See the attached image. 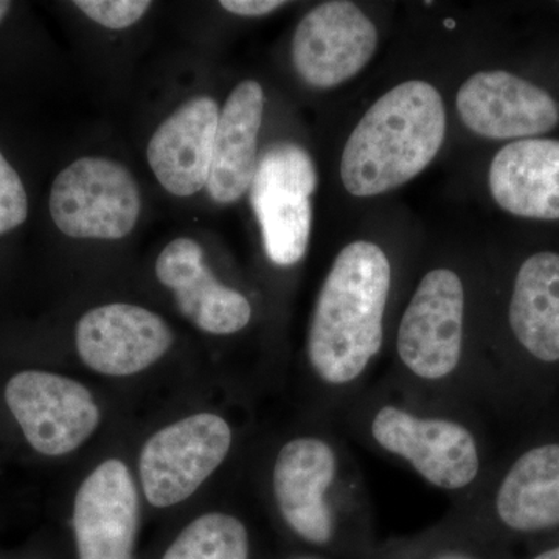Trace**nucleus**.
Instances as JSON below:
<instances>
[{
	"label": "nucleus",
	"mask_w": 559,
	"mask_h": 559,
	"mask_svg": "<svg viewBox=\"0 0 559 559\" xmlns=\"http://www.w3.org/2000/svg\"><path fill=\"white\" fill-rule=\"evenodd\" d=\"M489 190L500 209L532 219H559V142L524 139L496 154Z\"/></svg>",
	"instance_id": "dca6fc26"
},
{
	"label": "nucleus",
	"mask_w": 559,
	"mask_h": 559,
	"mask_svg": "<svg viewBox=\"0 0 559 559\" xmlns=\"http://www.w3.org/2000/svg\"><path fill=\"white\" fill-rule=\"evenodd\" d=\"M140 191L130 170L103 157H81L53 180L49 209L70 238L121 240L138 224Z\"/></svg>",
	"instance_id": "39448f33"
},
{
	"label": "nucleus",
	"mask_w": 559,
	"mask_h": 559,
	"mask_svg": "<svg viewBox=\"0 0 559 559\" xmlns=\"http://www.w3.org/2000/svg\"><path fill=\"white\" fill-rule=\"evenodd\" d=\"M447 135L440 92L412 80L385 92L347 140L341 179L353 197L388 193L409 182L436 159Z\"/></svg>",
	"instance_id": "f03ea898"
},
{
	"label": "nucleus",
	"mask_w": 559,
	"mask_h": 559,
	"mask_svg": "<svg viewBox=\"0 0 559 559\" xmlns=\"http://www.w3.org/2000/svg\"><path fill=\"white\" fill-rule=\"evenodd\" d=\"M457 110L469 131L495 140L535 138L559 123L558 103L506 70L474 73L460 87Z\"/></svg>",
	"instance_id": "f8f14e48"
},
{
	"label": "nucleus",
	"mask_w": 559,
	"mask_h": 559,
	"mask_svg": "<svg viewBox=\"0 0 559 559\" xmlns=\"http://www.w3.org/2000/svg\"><path fill=\"white\" fill-rule=\"evenodd\" d=\"M156 275L175 294L180 314L198 330L227 336L249 325V300L209 271L200 242L191 238L171 241L157 257Z\"/></svg>",
	"instance_id": "4468645a"
},
{
	"label": "nucleus",
	"mask_w": 559,
	"mask_h": 559,
	"mask_svg": "<svg viewBox=\"0 0 559 559\" xmlns=\"http://www.w3.org/2000/svg\"><path fill=\"white\" fill-rule=\"evenodd\" d=\"M336 471L333 448L316 437L288 441L275 460L272 485L280 514L300 539L312 546H326L334 536L326 492Z\"/></svg>",
	"instance_id": "ddd939ff"
},
{
	"label": "nucleus",
	"mask_w": 559,
	"mask_h": 559,
	"mask_svg": "<svg viewBox=\"0 0 559 559\" xmlns=\"http://www.w3.org/2000/svg\"><path fill=\"white\" fill-rule=\"evenodd\" d=\"M249 533L238 518L207 513L191 521L162 559H249Z\"/></svg>",
	"instance_id": "aec40b11"
},
{
	"label": "nucleus",
	"mask_w": 559,
	"mask_h": 559,
	"mask_svg": "<svg viewBox=\"0 0 559 559\" xmlns=\"http://www.w3.org/2000/svg\"><path fill=\"white\" fill-rule=\"evenodd\" d=\"M503 525L532 533L559 525V444L533 448L511 466L496 496Z\"/></svg>",
	"instance_id": "a211bd4d"
},
{
	"label": "nucleus",
	"mask_w": 559,
	"mask_h": 559,
	"mask_svg": "<svg viewBox=\"0 0 559 559\" xmlns=\"http://www.w3.org/2000/svg\"><path fill=\"white\" fill-rule=\"evenodd\" d=\"M264 94L257 81L238 84L219 112L207 180L209 197L227 205L250 189L257 170Z\"/></svg>",
	"instance_id": "f3484780"
},
{
	"label": "nucleus",
	"mask_w": 559,
	"mask_h": 559,
	"mask_svg": "<svg viewBox=\"0 0 559 559\" xmlns=\"http://www.w3.org/2000/svg\"><path fill=\"white\" fill-rule=\"evenodd\" d=\"M371 436L382 450L406 460L433 487L455 491L468 487L479 474L476 439L460 423L384 406L371 421Z\"/></svg>",
	"instance_id": "6e6552de"
},
{
	"label": "nucleus",
	"mask_w": 559,
	"mask_h": 559,
	"mask_svg": "<svg viewBox=\"0 0 559 559\" xmlns=\"http://www.w3.org/2000/svg\"><path fill=\"white\" fill-rule=\"evenodd\" d=\"M533 559H559V546L554 547V549L543 551V554L538 555Z\"/></svg>",
	"instance_id": "393cba45"
},
{
	"label": "nucleus",
	"mask_w": 559,
	"mask_h": 559,
	"mask_svg": "<svg viewBox=\"0 0 559 559\" xmlns=\"http://www.w3.org/2000/svg\"><path fill=\"white\" fill-rule=\"evenodd\" d=\"M11 9V3L5 2V0H0V24H2L3 20H5L7 14Z\"/></svg>",
	"instance_id": "a878e982"
},
{
	"label": "nucleus",
	"mask_w": 559,
	"mask_h": 559,
	"mask_svg": "<svg viewBox=\"0 0 559 559\" xmlns=\"http://www.w3.org/2000/svg\"><path fill=\"white\" fill-rule=\"evenodd\" d=\"M465 290L454 271L428 272L401 319L396 349L419 380L440 381L457 369L463 348Z\"/></svg>",
	"instance_id": "0eeeda50"
},
{
	"label": "nucleus",
	"mask_w": 559,
	"mask_h": 559,
	"mask_svg": "<svg viewBox=\"0 0 559 559\" xmlns=\"http://www.w3.org/2000/svg\"><path fill=\"white\" fill-rule=\"evenodd\" d=\"M219 112L213 98L194 97L154 132L146 156L168 193L186 198L207 187Z\"/></svg>",
	"instance_id": "2eb2a0df"
},
{
	"label": "nucleus",
	"mask_w": 559,
	"mask_h": 559,
	"mask_svg": "<svg viewBox=\"0 0 559 559\" xmlns=\"http://www.w3.org/2000/svg\"><path fill=\"white\" fill-rule=\"evenodd\" d=\"M28 198L21 176L0 153V235L27 221Z\"/></svg>",
	"instance_id": "4be33fe9"
},
{
	"label": "nucleus",
	"mask_w": 559,
	"mask_h": 559,
	"mask_svg": "<svg viewBox=\"0 0 559 559\" xmlns=\"http://www.w3.org/2000/svg\"><path fill=\"white\" fill-rule=\"evenodd\" d=\"M219 5L238 16L259 17L274 13L286 5L283 0H223Z\"/></svg>",
	"instance_id": "5701e85b"
},
{
	"label": "nucleus",
	"mask_w": 559,
	"mask_h": 559,
	"mask_svg": "<svg viewBox=\"0 0 559 559\" xmlns=\"http://www.w3.org/2000/svg\"><path fill=\"white\" fill-rule=\"evenodd\" d=\"M378 32L353 2H325L297 25L293 64L305 83L330 90L358 75L374 55Z\"/></svg>",
	"instance_id": "1a4fd4ad"
},
{
	"label": "nucleus",
	"mask_w": 559,
	"mask_h": 559,
	"mask_svg": "<svg viewBox=\"0 0 559 559\" xmlns=\"http://www.w3.org/2000/svg\"><path fill=\"white\" fill-rule=\"evenodd\" d=\"M76 9L110 31H123L138 24L153 5L146 0H76Z\"/></svg>",
	"instance_id": "412c9836"
},
{
	"label": "nucleus",
	"mask_w": 559,
	"mask_h": 559,
	"mask_svg": "<svg viewBox=\"0 0 559 559\" xmlns=\"http://www.w3.org/2000/svg\"><path fill=\"white\" fill-rule=\"evenodd\" d=\"M173 341V331L159 314L130 304L94 308L75 329L80 359L106 377H131L150 369Z\"/></svg>",
	"instance_id": "9d476101"
},
{
	"label": "nucleus",
	"mask_w": 559,
	"mask_h": 559,
	"mask_svg": "<svg viewBox=\"0 0 559 559\" xmlns=\"http://www.w3.org/2000/svg\"><path fill=\"white\" fill-rule=\"evenodd\" d=\"M510 325L530 355L559 360V253L540 252L522 264L510 301Z\"/></svg>",
	"instance_id": "6ab92c4d"
},
{
	"label": "nucleus",
	"mask_w": 559,
	"mask_h": 559,
	"mask_svg": "<svg viewBox=\"0 0 559 559\" xmlns=\"http://www.w3.org/2000/svg\"><path fill=\"white\" fill-rule=\"evenodd\" d=\"M392 267L380 246H345L323 282L308 333V359L330 385L358 380L377 358L384 337Z\"/></svg>",
	"instance_id": "f257e3e1"
},
{
	"label": "nucleus",
	"mask_w": 559,
	"mask_h": 559,
	"mask_svg": "<svg viewBox=\"0 0 559 559\" xmlns=\"http://www.w3.org/2000/svg\"><path fill=\"white\" fill-rule=\"evenodd\" d=\"M436 559H476L471 557L468 554H462V551H444V554H440Z\"/></svg>",
	"instance_id": "b1692460"
},
{
	"label": "nucleus",
	"mask_w": 559,
	"mask_h": 559,
	"mask_svg": "<svg viewBox=\"0 0 559 559\" xmlns=\"http://www.w3.org/2000/svg\"><path fill=\"white\" fill-rule=\"evenodd\" d=\"M316 189L314 162L296 143H275L257 162L250 204L259 219L267 257L277 266H293L307 253Z\"/></svg>",
	"instance_id": "20e7f679"
},
{
	"label": "nucleus",
	"mask_w": 559,
	"mask_h": 559,
	"mask_svg": "<svg viewBox=\"0 0 559 559\" xmlns=\"http://www.w3.org/2000/svg\"><path fill=\"white\" fill-rule=\"evenodd\" d=\"M72 524L79 559H134L139 496L121 460H106L80 485Z\"/></svg>",
	"instance_id": "9b49d317"
},
{
	"label": "nucleus",
	"mask_w": 559,
	"mask_h": 559,
	"mask_svg": "<svg viewBox=\"0 0 559 559\" xmlns=\"http://www.w3.org/2000/svg\"><path fill=\"white\" fill-rule=\"evenodd\" d=\"M0 412L33 454L49 459L83 447L102 417L90 389L39 369L16 371L2 382Z\"/></svg>",
	"instance_id": "7ed1b4c3"
},
{
	"label": "nucleus",
	"mask_w": 559,
	"mask_h": 559,
	"mask_svg": "<svg viewBox=\"0 0 559 559\" xmlns=\"http://www.w3.org/2000/svg\"><path fill=\"white\" fill-rule=\"evenodd\" d=\"M229 423L197 414L157 430L140 452L143 492L156 509L178 506L219 468L231 448Z\"/></svg>",
	"instance_id": "423d86ee"
}]
</instances>
